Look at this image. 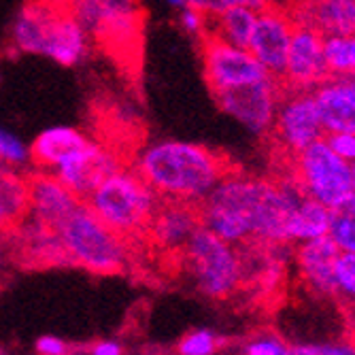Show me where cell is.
<instances>
[{"mask_svg":"<svg viewBox=\"0 0 355 355\" xmlns=\"http://www.w3.org/2000/svg\"><path fill=\"white\" fill-rule=\"evenodd\" d=\"M304 196L289 179L225 175L198 205L200 225L234 247H285L287 221Z\"/></svg>","mask_w":355,"mask_h":355,"instance_id":"obj_1","label":"cell"},{"mask_svg":"<svg viewBox=\"0 0 355 355\" xmlns=\"http://www.w3.org/2000/svg\"><path fill=\"white\" fill-rule=\"evenodd\" d=\"M132 171L157 193L159 200L198 207L232 166L207 145L155 139L137 149Z\"/></svg>","mask_w":355,"mask_h":355,"instance_id":"obj_2","label":"cell"},{"mask_svg":"<svg viewBox=\"0 0 355 355\" xmlns=\"http://www.w3.org/2000/svg\"><path fill=\"white\" fill-rule=\"evenodd\" d=\"M83 202L105 225L128 241L147 234L151 217L162 200L132 168L123 166L96 185Z\"/></svg>","mask_w":355,"mask_h":355,"instance_id":"obj_3","label":"cell"},{"mask_svg":"<svg viewBox=\"0 0 355 355\" xmlns=\"http://www.w3.org/2000/svg\"><path fill=\"white\" fill-rule=\"evenodd\" d=\"M187 279L209 300H225L239 292L245 279L241 247L225 243L205 225H198L181 249Z\"/></svg>","mask_w":355,"mask_h":355,"instance_id":"obj_4","label":"cell"},{"mask_svg":"<svg viewBox=\"0 0 355 355\" xmlns=\"http://www.w3.org/2000/svg\"><path fill=\"white\" fill-rule=\"evenodd\" d=\"M55 230L67 251L69 264L96 275H115L125 268L128 241L105 225L85 202H81Z\"/></svg>","mask_w":355,"mask_h":355,"instance_id":"obj_5","label":"cell"},{"mask_svg":"<svg viewBox=\"0 0 355 355\" xmlns=\"http://www.w3.org/2000/svg\"><path fill=\"white\" fill-rule=\"evenodd\" d=\"M89 35L92 43L119 58L137 55L145 11L139 0H60Z\"/></svg>","mask_w":355,"mask_h":355,"instance_id":"obj_6","label":"cell"},{"mask_svg":"<svg viewBox=\"0 0 355 355\" xmlns=\"http://www.w3.org/2000/svg\"><path fill=\"white\" fill-rule=\"evenodd\" d=\"M289 179L304 196L321 202L330 211L353 196L351 164L319 139L289 159Z\"/></svg>","mask_w":355,"mask_h":355,"instance_id":"obj_7","label":"cell"},{"mask_svg":"<svg viewBox=\"0 0 355 355\" xmlns=\"http://www.w3.org/2000/svg\"><path fill=\"white\" fill-rule=\"evenodd\" d=\"M270 141L275 149L287 159L313 145L315 141L324 139L326 130L321 125L313 92L309 89H287L283 92L279 109L272 121Z\"/></svg>","mask_w":355,"mask_h":355,"instance_id":"obj_8","label":"cell"},{"mask_svg":"<svg viewBox=\"0 0 355 355\" xmlns=\"http://www.w3.org/2000/svg\"><path fill=\"white\" fill-rule=\"evenodd\" d=\"M200 55L211 96L270 77V73L253 58L249 49L225 43L209 32L200 39Z\"/></svg>","mask_w":355,"mask_h":355,"instance_id":"obj_9","label":"cell"},{"mask_svg":"<svg viewBox=\"0 0 355 355\" xmlns=\"http://www.w3.org/2000/svg\"><path fill=\"white\" fill-rule=\"evenodd\" d=\"M283 92H285L283 81L270 75L251 85L219 92L213 98L225 115H230L241 125H245L251 135L268 137L272 130V121Z\"/></svg>","mask_w":355,"mask_h":355,"instance_id":"obj_10","label":"cell"},{"mask_svg":"<svg viewBox=\"0 0 355 355\" xmlns=\"http://www.w3.org/2000/svg\"><path fill=\"white\" fill-rule=\"evenodd\" d=\"M123 166V157L115 149L89 139L83 147L64 157L51 171V175H55L83 200L96 185L103 183L113 173L121 171Z\"/></svg>","mask_w":355,"mask_h":355,"instance_id":"obj_11","label":"cell"},{"mask_svg":"<svg viewBox=\"0 0 355 355\" xmlns=\"http://www.w3.org/2000/svg\"><path fill=\"white\" fill-rule=\"evenodd\" d=\"M294 28H296V19L287 9L279 5L270 3L268 7L257 11V19L247 49L272 77L281 79L283 75L289 43H292L294 37Z\"/></svg>","mask_w":355,"mask_h":355,"instance_id":"obj_12","label":"cell"},{"mask_svg":"<svg viewBox=\"0 0 355 355\" xmlns=\"http://www.w3.org/2000/svg\"><path fill=\"white\" fill-rule=\"evenodd\" d=\"M326 37L311 26L296 24L281 81L287 89H315L330 71L324 53Z\"/></svg>","mask_w":355,"mask_h":355,"instance_id":"obj_13","label":"cell"},{"mask_svg":"<svg viewBox=\"0 0 355 355\" xmlns=\"http://www.w3.org/2000/svg\"><path fill=\"white\" fill-rule=\"evenodd\" d=\"M13 255H19L28 264L37 266H67L69 257L51 225L26 215L11 230H7Z\"/></svg>","mask_w":355,"mask_h":355,"instance_id":"obj_14","label":"cell"},{"mask_svg":"<svg viewBox=\"0 0 355 355\" xmlns=\"http://www.w3.org/2000/svg\"><path fill=\"white\" fill-rule=\"evenodd\" d=\"M311 92L326 135L355 132V75H328Z\"/></svg>","mask_w":355,"mask_h":355,"instance_id":"obj_15","label":"cell"},{"mask_svg":"<svg viewBox=\"0 0 355 355\" xmlns=\"http://www.w3.org/2000/svg\"><path fill=\"white\" fill-rule=\"evenodd\" d=\"M338 255L340 249L330 239V234L296 245L294 260L298 275L304 281L306 289H311L319 298H338L334 279Z\"/></svg>","mask_w":355,"mask_h":355,"instance_id":"obj_16","label":"cell"},{"mask_svg":"<svg viewBox=\"0 0 355 355\" xmlns=\"http://www.w3.org/2000/svg\"><path fill=\"white\" fill-rule=\"evenodd\" d=\"M83 200L64 185L55 175L47 171H35L28 175V213L51 228L67 219Z\"/></svg>","mask_w":355,"mask_h":355,"instance_id":"obj_17","label":"cell"},{"mask_svg":"<svg viewBox=\"0 0 355 355\" xmlns=\"http://www.w3.org/2000/svg\"><path fill=\"white\" fill-rule=\"evenodd\" d=\"M200 225V215L196 205L162 200L155 209L151 223L147 228L149 241L164 253H181L191 234Z\"/></svg>","mask_w":355,"mask_h":355,"instance_id":"obj_18","label":"cell"},{"mask_svg":"<svg viewBox=\"0 0 355 355\" xmlns=\"http://www.w3.org/2000/svg\"><path fill=\"white\" fill-rule=\"evenodd\" d=\"M58 9V0H28L24 3L17 9L9 30L11 49L24 55H43V47Z\"/></svg>","mask_w":355,"mask_h":355,"instance_id":"obj_19","label":"cell"},{"mask_svg":"<svg viewBox=\"0 0 355 355\" xmlns=\"http://www.w3.org/2000/svg\"><path fill=\"white\" fill-rule=\"evenodd\" d=\"M289 13L324 37L355 35V0H300Z\"/></svg>","mask_w":355,"mask_h":355,"instance_id":"obj_20","label":"cell"},{"mask_svg":"<svg viewBox=\"0 0 355 355\" xmlns=\"http://www.w3.org/2000/svg\"><path fill=\"white\" fill-rule=\"evenodd\" d=\"M89 137L75 125H49L30 143V159L37 171L51 173L64 157L83 147Z\"/></svg>","mask_w":355,"mask_h":355,"instance_id":"obj_21","label":"cell"},{"mask_svg":"<svg viewBox=\"0 0 355 355\" xmlns=\"http://www.w3.org/2000/svg\"><path fill=\"white\" fill-rule=\"evenodd\" d=\"M330 215L332 211L328 207L309 196H302L287 221V245L326 236L330 232Z\"/></svg>","mask_w":355,"mask_h":355,"instance_id":"obj_22","label":"cell"},{"mask_svg":"<svg viewBox=\"0 0 355 355\" xmlns=\"http://www.w3.org/2000/svg\"><path fill=\"white\" fill-rule=\"evenodd\" d=\"M257 19V11L249 7H234L223 11L215 17H209L207 32L225 43L236 45V47H249L251 32Z\"/></svg>","mask_w":355,"mask_h":355,"instance_id":"obj_23","label":"cell"},{"mask_svg":"<svg viewBox=\"0 0 355 355\" xmlns=\"http://www.w3.org/2000/svg\"><path fill=\"white\" fill-rule=\"evenodd\" d=\"M0 202L19 223L28 213V175L0 162Z\"/></svg>","mask_w":355,"mask_h":355,"instance_id":"obj_24","label":"cell"},{"mask_svg":"<svg viewBox=\"0 0 355 355\" xmlns=\"http://www.w3.org/2000/svg\"><path fill=\"white\" fill-rule=\"evenodd\" d=\"M328 234L343 253H355V196L332 209Z\"/></svg>","mask_w":355,"mask_h":355,"instance_id":"obj_25","label":"cell"},{"mask_svg":"<svg viewBox=\"0 0 355 355\" xmlns=\"http://www.w3.org/2000/svg\"><path fill=\"white\" fill-rule=\"evenodd\" d=\"M324 53L330 75H355V35L326 37Z\"/></svg>","mask_w":355,"mask_h":355,"instance_id":"obj_26","label":"cell"},{"mask_svg":"<svg viewBox=\"0 0 355 355\" xmlns=\"http://www.w3.org/2000/svg\"><path fill=\"white\" fill-rule=\"evenodd\" d=\"M0 162H5L17 171H24L26 166L32 164L30 145L3 123H0Z\"/></svg>","mask_w":355,"mask_h":355,"instance_id":"obj_27","label":"cell"},{"mask_svg":"<svg viewBox=\"0 0 355 355\" xmlns=\"http://www.w3.org/2000/svg\"><path fill=\"white\" fill-rule=\"evenodd\" d=\"M219 349H221V338L207 328L187 332L177 345L179 355H215Z\"/></svg>","mask_w":355,"mask_h":355,"instance_id":"obj_28","label":"cell"},{"mask_svg":"<svg viewBox=\"0 0 355 355\" xmlns=\"http://www.w3.org/2000/svg\"><path fill=\"white\" fill-rule=\"evenodd\" d=\"M336 296L345 302L355 304V253H343L336 260Z\"/></svg>","mask_w":355,"mask_h":355,"instance_id":"obj_29","label":"cell"},{"mask_svg":"<svg viewBox=\"0 0 355 355\" xmlns=\"http://www.w3.org/2000/svg\"><path fill=\"white\" fill-rule=\"evenodd\" d=\"M187 5L198 9L207 17H215V15L228 11V9H234V7H249V9L260 11L270 5V0H187Z\"/></svg>","mask_w":355,"mask_h":355,"instance_id":"obj_30","label":"cell"},{"mask_svg":"<svg viewBox=\"0 0 355 355\" xmlns=\"http://www.w3.org/2000/svg\"><path fill=\"white\" fill-rule=\"evenodd\" d=\"M289 355H355L349 343H298L289 345Z\"/></svg>","mask_w":355,"mask_h":355,"instance_id":"obj_31","label":"cell"},{"mask_svg":"<svg viewBox=\"0 0 355 355\" xmlns=\"http://www.w3.org/2000/svg\"><path fill=\"white\" fill-rule=\"evenodd\" d=\"M245 355H289V345L275 334H262L247 343Z\"/></svg>","mask_w":355,"mask_h":355,"instance_id":"obj_32","label":"cell"},{"mask_svg":"<svg viewBox=\"0 0 355 355\" xmlns=\"http://www.w3.org/2000/svg\"><path fill=\"white\" fill-rule=\"evenodd\" d=\"M177 21H179V28L185 32L189 37H196V39H202L207 35V26H209V17L205 13H200L198 9L193 7H183L177 15Z\"/></svg>","mask_w":355,"mask_h":355,"instance_id":"obj_33","label":"cell"},{"mask_svg":"<svg viewBox=\"0 0 355 355\" xmlns=\"http://www.w3.org/2000/svg\"><path fill=\"white\" fill-rule=\"evenodd\" d=\"M328 145L338 153L349 164H355V132H336V135H326L324 137Z\"/></svg>","mask_w":355,"mask_h":355,"instance_id":"obj_34","label":"cell"},{"mask_svg":"<svg viewBox=\"0 0 355 355\" xmlns=\"http://www.w3.org/2000/svg\"><path fill=\"white\" fill-rule=\"evenodd\" d=\"M37 353L39 355H71V347L67 340L47 334L37 340Z\"/></svg>","mask_w":355,"mask_h":355,"instance_id":"obj_35","label":"cell"},{"mask_svg":"<svg viewBox=\"0 0 355 355\" xmlns=\"http://www.w3.org/2000/svg\"><path fill=\"white\" fill-rule=\"evenodd\" d=\"M123 347L115 340H98L89 347V355H121Z\"/></svg>","mask_w":355,"mask_h":355,"instance_id":"obj_36","label":"cell"},{"mask_svg":"<svg viewBox=\"0 0 355 355\" xmlns=\"http://www.w3.org/2000/svg\"><path fill=\"white\" fill-rule=\"evenodd\" d=\"M15 225V219H13V215L7 211V207L0 202V234L3 232H7V230H11Z\"/></svg>","mask_w":355,"mask_h":355,"instance_id":"obj_37","label":"cell"},{"mask_svg":"<svg viewBox=\"0 0 355 355\" xmlns=\"http://www.w3.org/2000/svg\"><path fill=\"white\" fill-rule=\"evenodd\" d=\"M9 255H13V251H11V243H9L7 232H3V234H0V268L5 266V262L9 260Z\"/></svg>","mask_w":355,"mask_h":355,"instance_id":"obj_38","label":"cell"},{"mask_svg":"<svg viewBox=\"0 0 355 355\" xmlns=\"http://www.w3.org/2000/svg\"><path fill=\"white\" fill-rule=\"evenodd\" d=\"M164 3H166L171 9H177V11H181L183 7H187V0H164Z\"/></svg>","mask_w":355,"mask_h":355,"instance_id":"obj_39","label":"cell"},{"mask_svg":"<svg viewBox=\"0 0 355 355\" xmlns=\"http://www.w3.org/2000/svg\"><path fill=\"white\" fill-rule=\"evenodd\" d=\"M351 181H353V196H355V164H351Z\"/></svg>","mask_w":355,"mask_h":355,"instance_id":"obj_40","label":"cell"}]
</instances>
